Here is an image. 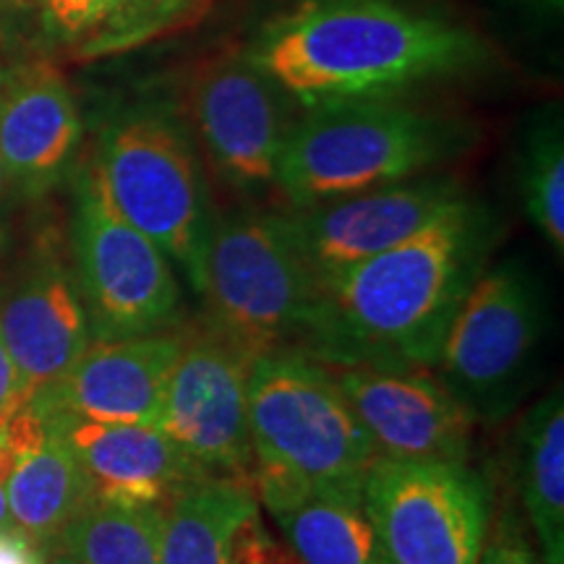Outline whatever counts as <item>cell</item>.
Segmentation results:
<instances>
[{
    "mask_svg": "<svg viewBox=\"0 0 564 564\" xmlns=\"http://www.w3.org/2000/svg\"><path fill=\"white\" fill-rule=\"evenodd\" d=\"M491 246L489 212L463 199L403 243L327 274L301 352L324 366L434 369Z\"/></svg>",
    "mask_w": 564,
    "mask_h": 564,
    "instance_id": "1",
    "label": "cell"
},
{
    "mask_svg": "<svg viewBox=\"0 0 564 564\" xmlns=\"http://www.w3.org/2000/svg\"><path fill=\"white\" fill-rule=\"evenodd\" d=\"M249 55L301 105L394 97L489 61L468 26L392 0H306L272 21Z\"/></svg>",
    "mask_w": 564,
    "mask_h": 564,
    "instance_id": "2",
    "label": "cell"
},
{
    "mask_svg": "<svg viewBox=\"0 0 564 564\" xmlns=\"http://www.w3.org/2000/svg\"><path fill=\"white\" fill-rule=\"evenodd\" d=\"M453 118L392 97L308 105L282 150L274 183L295 209L413 178L468 150Z\"/></svg>",
    "mask_w": 564,
    "mask_h": 564,
    "instance_id": "3",
    "label": "cell"
},
{
    "mask_svg": "<svg viewBox=\"0 0 564 564\" xmlns=\"http://www.w3.org/2000/svg\"><path fill=\"white\" fill-rule=\"evenodd\" d=\"M199 299L204 333L243 361L303 350L319 280L295 243L288 215L232 212L212 223Z\"/></svg>",
    "mask_w": 564,
    "mask_h": 564,
    "instance_id": "4",
    "label": "cell"
},
{
    "mask_svg": "<svg viewBox=\"0 0 564 564\" xmlns=\"http://www.w3.org/2000/svg\"><path fill=\"white\" fill-rule=\"evenodd\" d=\"M246 398L253 465L364 505L379 449L327 366L301 350L270 352L249 366Z\"/></svg>",
    "mask_w": 564,
    "mask_h": 564,
    "instance_id": "5",
    "label": "cell"
},
{
    "mask_svg": "<svg viewBox=\"0 0 564 564\" xmlns=\"http://www.w3.org/2000/svg\"><path fill=\"white\" fill-rule=\"evenodd\" d=\"M97 171L112 204L152 238L199 295L212 232L202 162L186 126L171 110H126L102 131Z\"/></svg>",
    "mask_w": 564,
    "mask_h": 564,
    "instance_id": "6",
    "label": "cell"
},
{
    "mask_svg": "<svg viewBox=\"0 0 564 564\" xmlns=\"http://www.w3.org/2000/svg\"><path fill=\"white\" fill-rule=\"evenodd\" d=\"M544 333V288L523 262L505 259L478 274L434 369L476 421L497 423L525 398Z\"/></svg>",
    "mask_w": 564,
    "mask_h": 564,
    "instance_id": "7",
    "label": "cell"
},
{
    "mask_svg": "<svg viewBox=\"0 0 564 564\" xmlns=\"http://www.w3.org/2000/svg\"><path fill=\"white\" fill-rule=\"evenodd\" d=\"M76 285L91 340H118L175 327L181 285L175 267L152 238L112 204L97 165L76 183Z\"/></svg>",
    "mask_w": 564,
    "mask_h": 564,
    "instance_id": "8",
    "label": "cell"
},
{
    "mask_svg": "<svg viewBox=\"0 0 564 564\" xmlns=\"http://www.w3.org/2000/svg\"><path fill=\"white\" fill-rule=\"evenodd\" d=\"M491 491L468 463L377 455L364 478V512L384 564H476Z\"/></svg>",
    "mask_w": 564,
    "mask_h": 564,
    "instance_id": "9",
    "label": "cell"
},
{
    "mask_svg": "<svg viewBox=\"0 0 564 564\" xmlns=\"http://www.w3.org/2000/svg\"><path fill=\"white\" fill-rule=\"evenodd\" d=\"M288 95L249 51L202 63L186 84V110L217 175L232 188L272 186L295 121Z\"/></svg>",
    "mask_w": 564,
    "mask_h": 564,
    "instance_id": "10",
    "label": "cell"
},
{
    "mask_svg": "<svg viewBox=\"0 0 564 564\" xmlns=\"http://www.w3.org/2000/svg\"><path fill=\"white\" fill-rule=\"evenodd\" d=\"M249 361L212 335H186L167 379L158 429L209 478L251 486Z\"/></svg>",
    "mask_w": 564,
    "mask_h": 564,
    "instance_id": "11",
    "label": "cell"
},
{
    "mask_svg": "<svg viewBox=\"0 0 564 564\" xmlns=\"http://www.w3.org/2000/svg\"><path fill=\"white\" fill-rule=\"evenodd\" d=\"M468 199L447 175L408 178L288 215L293 238L316 280L403 243L423 225Z\"/></svg>",
    "mask_w": 564,
    "mask_h": 564,
    "instance_id": "12",
    "label": "cell"
},
{
    "mask_svg": "<svg viewBox=\"0 0 564 564\" xmlns=\"http://www.w3.org/2000/svg\"><path fill=\"white\" fill-rule=\"evenodd\" d=\"M379 455L413 460H470L476 419L460 400L429 377V369L392 371L373 366H327Z\"/></svg>",
    "mask_w": 564,
    "mask_h": 564,
    "instance_id": "13",
    "label": "cell"
},
{
    "mask_svg": "<svg viewBox=\"0 0 564 564\" xmlns=\"http://www.w3.org/2000/svg\"><path fill=\"white\" fill-rule=\"evenodd\" d=\"M186 335L178 329L91 340L79 361L30 405L42 413H70L102 423L158 426L167 379L178 364Z\"/></svg>",
    "mask_w": 564,
    "mask_h": 564,
    "instance_id": "14",
    "label": "cell"
},
{
    "mask_svg": "<svg viewBox=\"0 0 564 564\" xmlns=\"http://www.w3.org/2000/svg\"><path fill=\"white\" fill-rule=\"evenodd\" d=\"M42 419L79 463L97 502L165 510L209 478L158 426L102 423L70 413H42Z\"/></svg>",
    "mask_w": 564,
    "mask_h": 564,
    "instance_id": "15",
    "label": "cell"
},
{
    "mask_svg": "<svg viewBox=\"0 0 564 564\" xmlns=\"http://www.w3.org/2000/svg\"><path fill=\"white\" fill-rule=\"evenodd\" d=\"M82 139V118L66 76L53 63H19L0 76V165L26 199H40L66 175Z\"/></svg>",
    "mask_w": 564,
    "mask_h": 564,
    "instance_id": "16",
    "label": "cell"
},
{
    "mask_svg": "<svg viewBox=\"0 0 564 564\" xmlns=\"http://www.w3.org/2000/svg\"><path fill=\"white\" fill-rule=\"evenodd\" d=\"M0 340L17 366L26 403L79 361L91 329L66 267L42 262L11 288L0 303Z\"/></svg>",
    "mask_w": 564,
    "mask_h": 564,
    "instance_id": "17",
    "label": "cell"
},
{
    "mask_svg": "<svg viewBox=\"0 0 564 564\" xmlns=\"http://www.w3.org/2000/svg\"><path fill=\"white\" fill-rule=\"evenodd\" d=\"M251 481L257 502L280 525L301 564H384L361 502L314 491L259 465Z\"/></svg>",
    "mask_w": 564,
    "mask_h": 564,
    "instance_id": "18",
    "label": "cell"
},
{
    "mask_svg": "<svg viewBox=\"0 0 564 564\" xmlns=\"http://www.w3.org/2000/svg\"><path fill=\"white\" fill-rule=\"evenodd\" d=\"M3 489L13 531L42 549L58 544L63 528L91 502L79 463L51 426L37 444L17 455Z\"/></svg>",
    "mask_w": 564,
    "mask_h": 564,
    "instance_id": "19",
    "label": "cell"
},
{
    "mask_svg": "<svg viewBox=\"0 0 564 564\" xmlns=\"http://www.w3.org/2000/svg\"><path fill=\"white\" fill-rule=\"evenodd\" d=\"M518 494L546 564H564V398L556 384L518 426Z\"/></svg>",
    "mask_w": 564,
    "mask_h": 564,
    "instance_id": "20",
    "label": "cell"
},
{
    "mask_svg": "<svg viewBox=\"0 0 564 564\" xmlns=\"http://www.w3.org/2000/svg\"><path fill=\"white\" fill-rule=\"evenodd\" d=\"M259 512L251 486L207 478L173 499L162 514V564H230L232 535Z\"/></svg>",
    "mask_w": 564,
    "mask_h": 564,
    "instance_id": "21",
    "label": "cell"
},
{
    "mask_svg": "<svg viewBox=\"0 0 564 564\" xmlns=\"http://www.w3.org/2000/svg\"><path fill=\"white\" fill-rule=\"evenodd\" d=\"M160 507L91 502L63 528L58 544L76 564H162Z\"/></svg>",
    "mask_w": 564,
    "mask_h": 564,
    "instance_id": "22",
    "label": "cell"
},
{
    "mask_svg": "<svg viewBox=\"0 0 564 564\" xmlns=\"http://www.w3.org/2000/svg\"><path fill=\"white\" fill-rule=\"evenodd\" d=\"M520 196L525 215L556 257L564 253V141L560 112H546L525 133L520 154Z\"/></svg>",
    "mask_w": 564,
    "mask_h": 564,
    "instance_id": "23",
    "label": "cell"
},
{
    "mask_svg": "<svg viewBox=\"0 0 564 564\" xmlns=\"http://www.w3.org/2000/svg\"><path fill=\"white\" fill-rule=\"evenodd\" d=\"M476 564H546L539 546H533L525 514L510 497L502 499L497 514L489 520Z\"/></svg>",
    "mask_w": 564,
    "mask_h": 564,
    "instance_id": "24",
    "label": "cell"
},
{
    "mask_svg": "<svg viewBox=\"0 0 564 564\" xmlns=\"http://www.w3.org/2000/svg\"><path fill=\"white\" fill-rule=\"evenodd\" d=\"M230 564H301L293 549H285L262 525L259 512L246 518L232 535Z\"/></svg>",
    "mask_w": 564,
    "mask_h": 564,
    "instance_id": "25",
    "label": "cell"
},
{
    "mask_svg": "<svg viewBox=\"0 0 564 564\" xmlns=\"http://www.w3.org/2000/svg\"><path fill=\"white\" fill-rule=\"evenodd\" d=\"M121 0H51L45 17L63 34L97 32L112 17Z\"/></svg>",
    "mask_w": 564,
    "mask_h": 564,
    "instance_id": "26",
    "label": "cell"
},
{
    "mask_svg": "<svg viewBox=\"0 0 564 564\" xmlns=\"http://www.w3.org/2000/svg\"><path fill=\"white\" fill-rule=\"evenodd\" d=\"M21 405H26V398L24 392H21L19 371L17 366H13L3 340H0V426H3Z\"/></svg>",
    "mask_w": 564,
    "mask_h": 564,
    "instance_id": "27",
    "label": "cell"
},
{
    "mask_svg": "<svg viewBox=\"0 0 564 564\" xmlns=\"http://www.w3.org/2000/svg\"><path fill=\"white\" fill-rule=\"evenodd\" d=\"M13 465H17V453H13L3 429H0V486H6V481H9Z\"/></svg>",
    "mask_w": 564,
    "mask_h": 564,
    "instance_id": "28",
    "label": "cell"
},
{
    "mask_svg": "<svg viewBox=\"0 0 564 564\" xmlns=\"http://www.w3.org/2000/svg\"><path fill=\"white\" fill-rule=\"evenodd\" d=\"M0 533H17L11 523V512H9V502H6L3 486H0Z\"/></svg>",
    "mask_w": 564,
    "mask_h": 564,
    "instance_id": "29",
    "label": "cell"
},
{
    "mask_svg": "<svg viewBox=\"0 0 564 564\" xmlns=\"http://www.w3.org/2000/svg\"><path fill=\"white\" fill-rule=\"evenodd\" d=\"M47 564H76L74 560H70V556L68 554H58V556H53V560L51 562H47Z\"/></svg>",
    "mask_w": 564,
    "mask_h": 564,
    "instance_id": "30",
    "label": "cell"
},
{
    "mask_svg": "<svg viewBox=\"0 0 564 564\" xmlns=\"http://www.w3.org/2000/svg\"><path fill=\"white\" fill-rule=\"evenodd\" d=\"M0 76H3V66H0ZM3 183H6V175H3V165H0V194H3Z\"/></svg>",
    "mask_w": 564,
    "mask_h": 564,
    "instance_id": "31",
    "label": "cell"
},
{
    "mask_svg": "<svg viewBox=\"0 0 564 564\" xmlns=\"http://www.w3.org/2000/svg\"><path fill=\"white\" fill-rule=\"evenodd\" d=\"M47 3H51V0H40V6H42V9H45V6H47Z\"/></svg>",
    "mask_w": 564,
    "mask_h": 564,
    "instance_id": "32",
    "label": "cell"
},
{
    "mask_svg": "<svg viewBox=\"0 0 564 564\" xmlns=\"http://www.w3.org/2000/svg\"><path fill=\"white\" fill-rule=\"evenodd\" d=\"M42 564H47V562H42Z\"/></svg>",
    "mask_w": 564,
    "mask_h": 564,
    "instance_id": "33",
    "label": "cell"
}]
</instances>
